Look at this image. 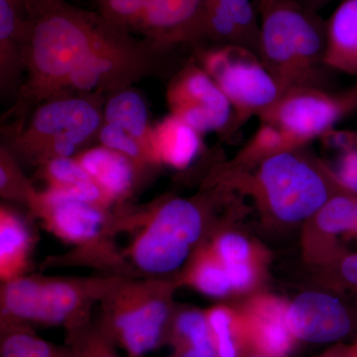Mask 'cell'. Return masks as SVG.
I'll return each instance as SVG.
<instances>
[{
  "label": "cell",
  "mask_w": 357,
  "mask_h": 357,
  "mask_svg": "<svg viewBox=\"0 0 357 357\" xmlns=\"http://www.w3.org/2000/svg\"><path fill=\"white\" fill-rule=\"evenodd\" d=\"M25 10L26 77L16 98V119L44 100L68 93L73 73L126 30L66 0H25Z\"/></svg>",
  "instance_id": "6da1fadb"
},
{
  "label": "cell",
  "mask_w": 357,
  "mask_h": 357,
  "mask_svg": "<svg viewBox=\"0 0 357 357\" xmlns=\"http://www.w3.org/2000/svg\"><path fill=\"white\" fill-rule=\"evenodd\" d=\"M178 286H187L213 299H227L234 296L225 267L204 241L177 276Z\"/></svg>",
  "instance_id": "cb8c5ba5"
},
{
  "label": "cell",
  "mask_w": 357,
  "mask_h": 357,
  "mask_svg": "<svg viewBox=\"0 0 357 357\" xmlns=\"http://www.w3.org/2000/svg\"><path fill=\"white\" fill-rule=\"evenodd\" d=\"M206 241L223 266L246 263L267 264L266 250L243 232L220 229L211 234Z\"/></svg>",
  "instance_id": "83f0119b"
},
{
  "label": "cell",
  "mask_w": 357,
  "mask_h": 357,
  "mask_svg": "<svg viewBox=\"0 0 357 357\" xmlns=\"http://www.w3.org/2000/svg\"><path fill=\"white\" fill-rule=\"evenodd\" d=\"M249 195L265 217L283 225L311 220L340 185L330 167L306 147L281 152L249 168L218 167L206 180Z\"/></svg>",
  "instance_id": "3957f363"
},
{
  "label": "cell",
  "mask_w": 357,
  "mask_h": 357,
  "mask_svg": "<svg viewBox=\"0 0 357 357\" xmlns=\"http://www.w3.org/2000/svg\"><path fill=\"white\" fill-rule=\"evenodd\" d=\"M203 150L202 134L169 114L152 129V151L157 165L185 170Z\"/></svg>",
  "instance_id": "ffe728a7"
},
{
  "label": "cell",
  "mask_w": 357,
  "mask_h": 357,
  "mask_svg": "<svg viewBox=\"0 0 357 357\" xmlns=\"http://www.w3.org/2000/svg\"><path fill=\"white\" fill-rule=\"evenodd\" d=\"M357 196L340 190L306 222L305 255L312 263L325 265L342 249L338 236L352 234L356 220Z\"/></svg>",
  "instance_id": "2e32d148"
},
{
  "label": "cell",
  "mask_w": 357,
  "mask_h": 357,
  "mask_svg": "<svg viewBox=\"0 0 357 357\" xmlns=\"http://www.w3.org/2000/svg\"><path fill=\"white\" fill-rule=\"evenodd\" d=\"M319 357H351L349 351V344L344 342L333 344L328 351L324 352Z\"/></svg>",
  "instance_id": "8d00e7d4"
},
{
  "label": "cell",
  "mask_w": 357,
  "mask_h": 357,
  "mask_svg": "<svg viewBox=\"0 0 357 357\" xmlns=\"http://www.w3.org/2000/svg\"><path fill=\"white\" fill-rule=\"evenodd\" d=\"M178 287L176 278L121 277L96 319L129 357L146 356L167 344Z\"/></svg>",
  "instance_id": "52a82bcc"
},
{
  "label": "cell",
  "mask_w": 357,
  "mask_h": 357,
  "mask_svg": "<svg viewBox=\"0 0 357 357\" xmlns=\"http://www.w3.org/2000/svg\"><path fill=\"white\" fill-rule=\"evenodd\" d=\"M121 277L23 275L1 284L0 317L31 326L65 328L91 318L93 307Z\"/></svg>",
  "instance_id": "ba28073f"
},
{
  "label": "cell",
  "mask_w": 357,
  "mask_h": 357,
  "mask_svg": "<svg viewBox=\"0 0 357 357\" xmlns=\"http://www.w3.org/2000/svg\"><path fill=\"white\" fill-rule=\"evenodd\" d=\"M65 333L73 357H121L114 340L93 316L67 326Z\"/></svg>",
  "instance_id": "4316f807"
},
{
  "label": "cell",
  "mask_w": 357,
  "mask_h": 357,
  "mask_svg": "<svg viewBox=\"0 0 357 357\" xmlns=\"http://www.w3.org/2000/svg\"><path fill=\"white\" fill-rule=\"evenodd\" d=\"M170 51L121 30L73 73L67 93L109 95L131 88L145 77L164 72Z\"/></svg>",
  "instance_id": "30bf717a"
},
{
  "label": "cell",
  "mask_w": 357,
  "mask_h": 357,
  "mask_svg": "<svg viewBox=\"0 0 357 357\" xmlns=\"http://www.w3.org/2000/svg\"><path fill=\"white\" fill-rule=\"evenodd\" d=\"M325 64L357 76V0H342L326 20Z\"/></svg>",
  "instance_id": "44dd1931"
},
{
  "label": "cell",
  "mask_w": 357,
  "mask_h": 357,
  "mask_svg": "<svg viewBox=\"0 0 357 357\" xmlns=\"http://www.w3.org/2000/svg\"><path fill=\"white\" fill-rule=\"evenodd\" d=\"M105 123L119 126L139 141L157 167L152 151V129L149 110L144 98L128 88L109 93L103 105Z\"/></svg>",
  "instance_id": "603a6c76"
},
{
  "label": "cell",
  "mask_w": 357,
  "mask_h": 357,
  "mask_svg": "<svg viewBox=\"0 0 357 357\" xmlns=\"http://www.w3.org/2000/svg\"><path fill=\"white\" fill-rule=\"evenodd\" d=\"M204 39L259 53L260 25L251 0H204Z\"/></svg>",
  "instance_id": "e0dca14e"
},
{
  "label": "cell",
  "mask_w": 357,
  "mask_h": 357,
  "mask_svg": "<svg viewBox=\"0 0 357 357\" xmlns=\"http://www.w3.org/2000/svg\"><path fill=\"white\" fill-rule=\"evenodd\" d=\"M29 211L53 236L73 246L53 264L89 265L109 274L135 277L115 243L121 231V211L48 189L37 192Z\"/></svg>",
  "instance_id": "8992f818"
},
{
  "label": "cell",
  "mask_w": 357,
  "mask_h": 357,
  "mask_svg": "<svg viewBox=\"0 0 357 357\" xmlns=\"http://www.w3.org/2000/svg\"><path fill=\"white\" fill-rule=\"evenodd\" d=\"M288 302L271 295L256 294L238 306L248 328L251 351L270 357H290L299 342L287 321Z\"/></svg>",
  "instance_id": "9a60e30c"
},
{
  "label": "cell",
  "mask_w": 357,
  "mask_h": 357,
  "mask_svg": "<svg viewBox=\"0 0 357 357\" xmlns=\"http://www.w3.org/2000/svg\"><path fill=\"white\" fill-rule=\"evenodd\" d=\"M218 357H244L251 351L245 321L238 307L218 304L206 310Z\"/></svg>",
  "instance_id": "d4e9b609"
},
{
  "label": "cell",
  "mask_w": 357,
  "mask_h": 357,
  "mask_svg": "<svg viewBox=\"0 0 357 357\" xmlns=\"http://www.w3.org/2000/svg\"><path fill=\"white\" fill-rule=\"evenodd\" d=\"M220 192L206 184L194 198L165 196L138 211L122 210V231L133 232L122 253L134 276L177 278L208 238L211 206Z\"/></svg>",
  "instance_id": "7a4b0ae2"
},
{
  "label": "cell",
  "mask_w": 357,
  "mask_h": 357,
  "mask_svg": "<svg viewBox=\"0 0 357 357\" xmlns=\"http://www.w3.org/2000/svg\"><path fill=\"white\" fill-rule=\"evenodd\" d=\"M357 110V86L342 91L325 89H294L258 116L280 129L295 148L335 129L338 122Z\"/></svg>",
  "instance_id": "8fae6325"
},
{
  "label": "cell",
  "mask_w": 357,
  "mask_h": 357,
  "mask_svg": "<svg viewBox=\"0 0 357 357\" xmlns=\"http://www.w3.org/2000/svg\"><path fill=\"white\" fill-rule=\"evenodd\" d=\"M98 13L109 22L132 31L148 0H95Z\"/></svg>",
  "instance_id": "836d02e7"
},
{
  "label": "cell",
  "mask_w": 357,
  "mask_h": 357,
  "mask_svg": "<svg viewBox=\"0 0 357 357\" xmlns=\"http://www.w3.org/2000/svg\"><path fill=\"white\" fill-rule=\"evenodd\" d=\"M244 357H270V356H265V354H260V352L250 351Z\"/></svg>",
  "instance_id": "ab89813d"
},
{
  "label": "cell",
  "mask_w": 357,
  "mask_h": 357,
  "mask_svg": "<svg viewBox=\"0 0 357 357\" xmlns=\"http://www.w3.org/2000/svg\"><path fill=\"white\" fill-rule=\"evenodd\" d=\"M287 321L298 342L340 344L357 337V302L321 291H307L288 302Z\"/></svg>",
  "instance_id": "4fadbf2b"
},
{
  "label": "cell",
  "mask_w": 357,
  "mask_h": 357,
  "mask_svg": "<svg viewBox=\"0 0 357 357\" xmlns=\"http://www.w3.org/2000/svg\"><path fill=\"white\" fill-rule=\"evenodd\" d=\"M269 2L270 0H259V10H261V9L264 8V7L266 6Z\"/></svg>",
  "instance_id": "60d3db41"
},
{
  "label": "cell",
  "mask_w": 357,
  "mask_h": 357,
  "mask_svg": "<svg viewBox=\"0 0 357 357\" xmlns=\"http://www.w3.org/2000/svg\"><path fill=\"white\" fill-rule=\"evenodd\" d=\"M349 351L351 357H357V337L354 342L349 344Z\"/></svg>",
  "instance_id": "f35d334b"
},
{
  "label": "cell",
  "mask_w": 357,
  "mask_h": 357,
  "mask_svg": "<svg viewBox=\"0 0 357 357\" xmlns=\"http://www.w3.org/2000/svg\"><path fill=\"white\" fill-rule=\"evenodd\" d=\"M298 1L301 2L303 6L317 11L318 9L321 8V7L326 6L328 2L333 1V0H298Z\"/></svg>",
  "instance_id": "74e56055"
},
{
  "label": "cell",
  "mask_w": 357,
  "mask_h": 357,
  "mask_svg": "<svg viewBox=\"0 0 357 357\" xmlns=\"http://www.w3.org/2000/svg\"><path fill=\"white\" fill-rule=\"evenodd\" d=\"M292 149L296 148L280 129L266 122H260L259 128L229 164L249 168L273 155Z\"/></svg>",
  "instance_id": "f1b7e54d"
},
{
  "label": "cell",
  "mask_w": 357,
  "mask_h": 357,
  "mask_svg": "<svg viewBox=\"0 0 357 357\" xmlns=\"http://www.w3.org/2000/svg\"><path fill=\"white\" fill-rule=\"evenodd\" d=\"M195 60L217 83L232 107V121L225 135H234L253 116L271 107L281 89L259 56L241 46L195 48Z\"/></svg>",
  "instance_id": "9c48e42d"
},
{
  "label": "cell",
  "mask_w": 357,
  "mask_h": 357,
  "mask_svg": "<svg viewBox=\"0 0 357 357\" xmlns=\"http://www.w3.org/2000/svg\"><path fill=\"white\" fill-rule=\"evenodd\" d=\"M328 280L337 291L357 300V252L342 250L325 265Z\"/></svg>",
  "instance_id": "e575fe53"
},
{
  "label": "cell",
  "mask_w": 357,
  "mask_h": 357,
  "mask_svg": "<svg viewBox=\"0 0 357 357\" xmlns=\"http://www.w3.org/2000/svg\"><path fill=\"white\" fill-rule=\"evenodd\" d=\"M351 236L356 237V238L357 239V213H356V223H354V230H352Z\"/></svg>",
  "instance_id": "b9f144b4"
},
{
  "label": "cell",
  "mask_w": 357,
  "mask_h": 357,
  "mask_svg": "<svg viewBox=\"0 0 357 357\" xmlns=\"http://www.w3.org/2000/svg\"><path fill=\"white\" fill-rule=\"evenodd\" d=\"M103 93H70L44 100L29 119L4 129V146L30 165L61 157H75L98 140L102 129Z\"/></svg>",
  "instance_id": "5b68a950"
},
{
  "label": "cell",
  "mask_w": 357,
  "mask_h": 357,
  "mask_svg": "<svg viewBox=\"0 0 357 357\" xmlns=\"http://www.w3.org/2000/svg\"><path fill=\"white\" fill-rule=\"evenodd\" d=\"M33 187L21 169L17 159L3 144L0 147V195L1 198L22 204L29 208L36 197Z\"/></svg>",
  "instance_id": "1f68e13d"
},
{
  "label": "cell",
  "mask_w": 357,
  "mask_h": 357,
  "mask_svg": "<svg viewBox=\"0 0 357 357\" xmlns=\"http://www.w3.org/2000/svg\"><path fill=\"white\" fill-rule=\"evenodd\" d=\"M162 48L204 45V0H148L134 29Z\"/></svg>",
  "instance_id": "5bb4252c"
},
{
  "label": "cell",
  "mask_w": 357,
  "mask_h": 357,
  "mask_svg": "<svg viewBox=\"0 0 357 357\" xmlns=\"http://www.w3.org/2000/svg\"><path fill=\"white\" fill-rule=\"evenodd\" d=\"M170 114L199 134H227L232 121V107L210 75L191 59L172 77L166 93Z\"/></svg>",
  "instance_id": "7c38bea8"
},
{
  "label": "cell",
  "mask_w": 357,
  "mask_h": 357,
  "mask_svg": "<svg viewBox=\"0 0 357 357\" xmlns=\"http://www.w3.org/2000/svg\"><path fill=\"white\" fill-rule=\"evenodd\" d=\"M0 357H73L67 344L48 342L33 326L0 317Z\"/></svg>",
  "instance_id": "484cf974"
},
{
  "label": "cell",
  "mask_w": 357,
  "mask_h": 357,
  "mask_svg": "<svg viewBox=\"0 0 357 357\" xmlns=\"http://www.w3.org/2000/svg\"><path fill=\"white\" fill-rule=\"evenodd\" d=\"M98 141L100 145L128 157L143 174H146L150 169L157 168L139 141L119 126L103 123Z\"/></svg>",
  "instance_id": "d6a6232c"
},
{
  "label": "cell",
  "mask_w": 357,
  "mask_h": 357,
  "mask_svg": "<svg viewBox=\"0 0 357 357\" xmlns=\"http://www.w3.org/2000/svg\"><path fill=\"white\" fill-rule=\"evenodd\" d=\"M34 237L27 222L13 208H0V280H13L27 273Z\"/></svg>",
  "instance_id": "7402d4cb"
},
{
  "label": "cell",
  "mask_w": 357,
  "mask_h": 357,
  "mask_svg": "<svg viewBox=\"0 0 357 357\" xmlns=\"http://www.w3.org/2000/svg\"><path fill=\"white\" fill-rule=\"evenodd\" d=\"M261 13L259 56L282 93L331 89L325 64L326 21L298 0H270Z\"/></svg>",
  "instance_id": "277c9868"
},
{
  "label": "cell",
  "mask_w": 357,
  "mask_h": 357,
  "mask_svg": "<svg viewBox=\"0 0 357 357\" xmlns=\"http://www.w3.org/2000/svg\"><path fill=\"white\" fill-rule=\"evenodd\" d=\"M324 139L328 147L340 151L335 167H330L340 189L357 196V132L333 129Z\"/></svg>",
  "instance_id": "f546056e"
},
{
  "label": "cell",
  "mask_w": 357,
  "mask_h": 357,
  "mask_svg": "<svg viewBox=\"0 0 357 357\" xmlns=\"http://www.w3.org/2000/svg\"><path fill=\"white\" fill-rule=\"evenodd\" d=\"M14 1L17 2V3L22 4V6H25V0H14Z\"/></svg>",
  "instance_id": "7bdbcfd3"
},
{
  "label": "cell",
  "mask_w": 357,
  "mask_h": 357,
  "mask_svg": "<svg viewBox=\"0 0 357 357\" xmlns=\"http://www.w3.org/2000/svg\"><path fill=\"white\" fill-rule=\"evenodd\" d=\"M25 6L0 0V89L17 98L24 79Z\"/></svg>",
  "instance_id": "d6986e66"
},
{
  "label": "cell",
  "mask_w": 357,
  "mask_h": 357,
  "mask_svg": "<svg viewBox=\"0 0 357 357\" xmlns=\"http://www.w3.org/2000/svg\"><path fill=\"white\" fill-rule=\"evenodd\" d=\"M208 342H213V338L206 310L194 307H176L166 345L173 349L185 344Z\"/></svg>",
  "instance_id": "4dcf8cb0"
},
{
  "label": "cell",
  "mask_w": 357,
  "mask_h": 357,
  "mask_svg": "<svg viewBox=\"0 0 357 357\" xmlns=\"http://www.w3.org/2000/svg\"><path fill=\"white\" fill-rule=\"evenodd\" d=\"M167 357H218L213 342L173 347Z\"/></svg>",
  "instance_id": "d590c367"
},
{
  "label": "cell",
  "mask_w": 357,
  "mask_h": 357,
  "mask_svg": "<svg viewBox=\"0 0 357 357\" xmlns=\"http://www.w3.org/2000/svg\"><path fill=\"white\" fill-rule=\"evenodd\" d=\"M75 158L114 206L132 196L144 175L128 157L100 144L82 150Z\"/></svg>",
  "instance_id": "ac0fdd59"
}]
</instances>
